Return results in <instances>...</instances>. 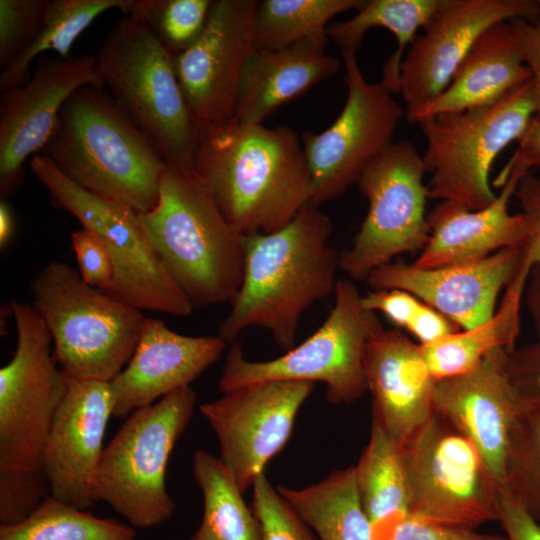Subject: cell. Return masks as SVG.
Returning <instances> with one entry per match:
<instances>
[{
	"mask_svg": "<svg viewBox=\"0 0 540 540\" xmlns=\"http://www.w3.org/2000/svg\"><path fill=\"white\" fill-rule=\"evenodd\" d=\"M194 172L226 221L244 235L275 232L310 204V169L288 126L245 124L234 116L205 123Z\"/></svg>",
	"mask_w": 540,
	"mask_h": 540,
	"instance_id": "cell-1",
	"label": "cell"
},
{
	"mask_svg": "<svg viewBox=\"0 0 540 540\" xmlns=\"http://www.w3.org/2000/svg\"><path fill=\"white\" fill-rule=\"evenodd\" d=\"M332 231L331 219L307 205L275 232L246 235L243 281L218 335L231 344L262 327L281 349L293 348L303 312L334 293L340 265Z\"/></svg>",
	"mask_w": 540,
	"mask_h": 540,
	"instance_id": "cell-2",
	"label": "cell"
},
{
	"mask_svg": "<svg viewBox=\"0 0 540 540\" xmlns=\"http://www.w3.org/2000/svg\"><path fill=\"white\" fill-rule=\"evenodd\" d=\"M17 343L0 369V521L27 517L50 495L43 454L67 377L53 357L51 334L33 304L12 299Z\"/></svg>",
	"mask_w": 540,
	"mask_h": 540,
	"instance_id": "cell-3",
	"label": "cell"
},
{
	"mask_svg": "<svg viewBox=\"0 0 540 540\" xmlns=\"http://www.w3.org/2000/svg\"><path fill=\"white\" fill-rule=\"evenodd\" d=\"M40 154L85 189L141 214L156 206L168 167L106 88L95 85L66 101Z\"/></svg>",
	"mask_w": 540,
	"mask_h": 540,
	"instance_id": "cell-4",
	"label": "cell"
},
{
	"mask_svg": "<svg viewBox=\"0 0 540 540\" xmlns=\"http://www.w3.org/2000/svg\"><path fill=\"white\" fill-rule=\"evenodd\" d=\"M141 216L194 308L232 302L243 281L246 235L226 221L195 173L167 167L156 206Z\"/></svg>",
	"mask_w": 540,
	"mask_h": 540,
	"instance_id": "cell-5",
	"label": "cell"
},
{
	"mask_svg": "<svg viewBox=\"0 0 540 540\" xmlns=\"http://www.w3.org/2000/svg\"><path fill=\"white\" fill-rule=\"evenodd\" d=\"M103 86L147 135L168 167L194 172L202 123L180 87L173 56L140 21L124 16L96 55Z\"/></svg>",
	"mask_w": 540,
	"mask_h": 540,
	"instance_id": "cell-6",
	"label": "cell"
},
{
	"mask_svg": "<svg viewBox=\"0 0 540 540\" xmlns=\"http://www.w3.org/2000/svg\"><path fill=\"white\" fill-rule=\"evenodd\" d=\"M30 291L67 377L110 382L124 369L146 318L140 310L88 285L78 269L58 260L39 271Z\"/></svg>",
	"mask_w": 540,
	"mask_h": 540,
	"instance_id": "cell-7",
	"label": "cell"
},
{
	"mask_svg": "<svg viewBox=\"0 0 540 540\" xmlns=\"http://www.w3.org/2000/svg\"><path fill=\"white\" fill-rule=\"evenodd\" d=\"M196 400L188 386L131 413L104 447L92 480L94 502L107 503L134 528L167 521L175 510L166 489L167 464Z\"/></svg>",
	"mask_w": 540,
	"mask_h": 540,
	"instance_id": "cell-8",
	"label": "cell"
},
{
	"mask_svg": "<svg viewBox=\"0 0 540 540\" xmlns=\"http://www.w3.org/2000/svg\"><path fill=\"white\" fill-rule=\"evenodd\" d=\"M30 168L47 188L52 204L75 216L106 247L114 276L102 291L140 311L192 314L191 301L154 248L141 213L85 189L42 154L31 158Z\"/></svg>",
	"mask_w": 540,
	"mask_h": 540,
	"instance_id": "cell-9",
	"label": "cell"
},
{
	"mask_svg": "<svg viewBox=\"0 0 540 540\" xmlns=\"http://www.w3.org/2000/svg\"><path fill=\"white\" fill-rule=\"evenodd\" d=\"M536 113L531 78L491 105L421 120L418 125L427 142L422 159L431 174L428 197L469 210L493 203L497 197L489 184L493 161L521 137Z\"/></svg>",
	"mask_w": 540,
	"mask_h": 540,
	"instance_id": "cell-10",
	"label": "cell"
},
{
	"mask_svg": "<svg viewBox=\"0 0 540 540\" xmlns=\"http://www.w3.org/2000/svg\"><path fill=\"white\" fill-rule=\"evenodd\" d=\"M334 305L323 324L305 341L280 357L250 361L241 345L230 344L219 389L230 390L265 381L322 382L332 404H351L367 391L364 356L368 341L383 328L375 312L364 308L356 285L338 279Z\"/></svg>",
	"mask_w": 540,
	"mask_h": 540,
	"instance_id": "cell-11",
	"label": "cell"
},
{
	"mask_svg": "<svg viewBox=\"0 0 540 540\" xmlns=\"http://www.w3.org/2000/svg\"><path fill=\"white\" fill-rule=\"evenodd\" d=\"M409 515L476 529L499 520L502 485L476 446L434 412L402 447Z\"/></svg>",
	"mask_w": 540,
	"mask_h": 540,
	"instance_id": "cell-12",
	"label": "cell"
},
{
	"mask_svg": "<svg viewBox=\"0 0 540 540\" xmlns=\"http://www.w3.org/2000/svg\"><path fill=\"white\" fill-rule=\"evenodd\" d=\"M425 173L422 156L406 140L393 142L362 171L356 184L368 211L352 245L339 253L340 269L350 278L366 280L396 256L427 244Z\"/></svg>",
	"mask_w": 540,
	"mask_h": 540,
	"instance_id": "cell-13",
	"label": "cell"
},
{
	"mask_svg": "<svg viewBox=\"0 0 540 540\" xmlns=\"http://www.w3.org/2000/svg\"><path fill=\"white\" fill-rule=\"evenodd\" d=\"M347 98L330 127L307 131L302 145L312 179L311 206L335 199L354 183L365 167L386 150L405 110L381 80L368 82L356 54H342Z\"/></svg>",
	"mask_w": 540,
	"mask_h": 540,
	"instance_id": "cell-14",
	"label": "cell"
},
{
	"mask_svg": "<svg viewBox=\"0 0 540 540\" xmlns=\"http://www.w3.org/2000/svg\"><path fill=\"white\" fill-rule=\"evenodd\" d=\"M314 386L308 381L259 382L199 406L217 436L219 458L243 493L286 445L297 413Z\"/></svg>",
	"mask_w": 540,
	"mask_h": 540,
	"instance_id": "cell-15",
	"label": "cell"
},
{
	"mask_svg": "<svg viewBox=\"0 0 540 540\" xmlns=\"http://www.w3.org/2000/svg\"><path fill=\"white\" fill-rule=\"evenodd\" d=\"M513 19L540 21L533 0H441L403 58L399 94L405 112L433 101L450 84L475 42L491 26Z\"/></svg>",
	"mask_w": 540,
	"mask_h": 540,
	"instance_id": "cell-16",
	"label": "cell"
},
{
	"mask_svg": "<svg viewBox=\"0 0 540 540\" xmlns=\"http://www.w3.org/2000/svg\"><path fill=\"white\" fill-rule=\"evenodd\" d=\"M87 85L103 86L95 57L41 56L25 84L1 92V199L22 185L26 160L42 150L70 96Z\"/></svg>",
	"mask_w": 540,
	"mask_h": 540,
	"instance_id": "cell-17",
	"label": "cell"
},
{
	"mask_svg": "<svg viewBox=\"0 0 540 540\" xmlns=\"http://www.w3.org/2000/svg\"><path fill=\"white\" fill-rule=\"evenodd\" d=\"M257 3L214 0L201 36L173 57L186 101L204 124L233 116L243 68L256 49Z\"/></svg>",
	"mask_w": 540,
	"mask_h": 540,
	"instance_id": "cell-18",
	"label": "cell"
},
{
	"mask_svg": "<svg viewBox=\"0 0 540 540\" xmlns=\"http://www.w3.org/2000/svg\"><path fill=\"white\" fill-rule=\"evenodd\" d=\"M521 266L520 247H510L479 260L434 268L390 262L371 271L366 282L373 290L407 291L467 330L494 315L500 292Z\"/></svg>",
	"mask_w": 540,
	"mask_h": 540,
	"instance_id": "cell-19",
	"label": "cell"
},
{
	"mask_svg": "<svg viewBox=\"0 0 540 540\" xmlns=\"http://www.w3.org/2000/svg\"><path fill=\"white\" fill-rule=\"evenodd\" d=\"M112 414L110 382L67 377L43 454V473L52 497L82 510L95 504L92 480Z\"/></svg>",
	"mask_w": 540,
	"mask_h": 540,
	"instance_id": "cell-20",
	"label": "cell"
},
{
	"mask_svg": "<svg viewBox=\"0 0 540 540\" xmlns=\"http://www.w3.org/2000/svg\"><path fill=\"white\" fill-rule=\"evenodd\" d=\"M505 349L490 352L473 370L436 381L435 412L479 450L503 486L509 437L523 408L508 377Z\"/></svg>",
	"mask_w": 540,
	"mask_h": 540,
	"instance_id": "cell-21",
	"label": "cell"
},
{
	"mask_svg": "<svg viewBox=\"0 0 540 540\" xmlns=\"http://www.w3.org/2000/svg\"><path fill=\"white\" fill-rule=\"evenodd\" d=\"M227 342L217 336H186L159 319L145 318L135 351L110 381L112 417L127 418L135 410L190 386L218 361Z\"/></svg>",
	"mask_w": 540,
	"mask_h": 540,
	"instance_id": "cell-22",
	"label": "cell"
},
{
	"mask_svg": "<svg viewBox=\"0 0 540 540\" xmlns=\"http://www.w3.org/2000/svg\"><path fill=\"white\" fill-rule=\"evenodd\" d=\"M372 420L403 447L435 412L432 376L421 345L399 330L377 331L364 356Z\"/></svg>",
	"mask_w": 540,
	"mask_h": 540,
	"instance_id": "cell-23",
	"label": "cell"
},
{
	"mask_svg": "<svg viewBox=\"0 0 540 540\" xmlns=\"http://www.w3.org/2000/svg\"><path fill=\"white\" fill-rule=\"evenodd\" d=\"M528 172L507 164L497 184L502 189L495 201L479 210L441 201L427 213L430 236L411 263L419 268H434L485 258L495 252L521 247L527 236L523 214H511L508 202L520 178Z\"/></svg>",
	"mask_w": 540,
	"mask_h": 540,
	"instance_id": "cell-24",
	"label": "cell"
},
{
	"mask_svg": "<svg viewBox=\"0 0 540 540\" xmlns=\"http://www.w3.org/2000/svg\"><path fill=\"white\" fill-rule=\"evenodd\" d=\"M340 68L337 57L311 42L282 49L256 48L243 68L233 116L245 124H262L280 106Z\"/></svg>",
	"mask_w": 540,
	"mask_h": 540,
	"instance_id": "cell-25",
	"label": "cell"
},
{
	"mask_svg": "<svg viewBox=\"0 0 540 540\" xmlns=\"http://www.w3.org/2000/svg\"><path fill=\"white\" fill-rule=\"evenodd\" d=\"M509 21L486 30L458 67L448 87L433 101L405 112L410 123L448 112L491 105L530 80Z\"/></svg>",
	"mask_w": 540,
	"mask_h": 540,
	"instance_id": "cell-26",
	"label": "cell"
},
{
	"mask_svg": "<svg viewBox=\"0 0 540 540\" xmlns=\"http://www.w3.org/2000/svg\"><path fill=\"white\" fill-rule=\"evenodd\" d=\"M530 269L524 265L507 286L494 315L486 322L421 345L434 379L467 373L496 349L511 351L520 332V305Z\"/></svg>",
	"mask_w": 540,
	"mask_h": 540,
	"instance_id": "cell-27",
	"label": "cell"
},
{
	"mask_svg": "<svg viewBox=\"0 0 540 540\" xmlns=\"http://www.w3.org/2000/svg\"><path fill=\"white\" fill-rule=\"evenodd\" d=\"M354 470L375 540H382L409 515V489L402 447L374 420Z\"/></svg>",
	"mask_w": 540,
	"mask_h": 540,
	"instance_id": "cell-28",
	"label": "cell"
},
{
	"mask_svg": "<svg viewBox=\"0 0 540 540\" xmlns=\"http://www.w3.org/2000/svg\"><path fill=\"white\" fill-rule=\"evenodd\" d=\"M277 491L318 540H375L358 491L354 466L304 488L278 486Z\"/></svg>",
	"mask_w": 540,
	"mask_h": 540,
	"instance_id": "cell-29",
	"label": "cell"
},
{
	"mask_svg": "<svg viewBox=\"0 0 540 540\" xmlns=\"http://www.w3.org/2000/svg\"><path fill=\"white\" fill-rule=\"evenodd\" d=\"M441 0H369L349 20L329 24L328 37L341 53L356 54L366 32L381 27L394 34L397 48L383 67L382 81L396 94L399 92L400 67L405 50L423 28Z\"/></svg>",
	"mask_w": 540,
	"mask_h": 540,
	"instance_id": "cell-30",
	"label": "cell"
},
{
	"mask_svg": "<svg viewBox=\"0 0 540 540\" xmlns=\"http://www.w3.org/2000/svg\"><path fill=\"white\" fill-rule=\"evenodd\" d=\"M192 472L203 497V516L190 540H261L258 520L233 474L219 457L199 449Z\"/></svg>",
	"mask_w": 540,
	"mask_h": 540,
	"instance_id": "cell-31",
	"label": "cell"
},
{
	"mask_svg": "<svg viewBox=\"0 0 540 540\" xmlns=\"http://www.w3.org/2000/svg\"><path fill=\"white\" fill-rule=\"evenodd\" d=\"M134 0H52L46 7L39 32L29 46L1 70L0 91L16 88L30 78L31 65L41 54L53 51L70 57L76 39L102 13L118 9L128 15Z\"/></svg>",
	"mask_w": 540,
	"mask_h": 540,
	"instance_id": "cell-32",
	"label": "cell"
},
{
	"mask_svg": "<svg viewBox=\"0 0 540 540\" xmlns=\"http://www.w3.org/2000/svg\"><path fill=\"white\" fill-rule=\"evenodd\" d=\"M364 0H263L254 17L257 49H282L311 42L323 49L328 44L329 21Z\"/></svg>",
	"mask_w": 540,
	"mask_h": 540,
	"instance_id": "cell-33",
	"label": "cell"
},
{
	"mask_svg": "<svg viewBox=\"0 0 540 540\" xmlns=\"http://www.w3.org/2000/svg\"><path fill=\"white\" fill-rule=\"evenodd\" d=\"M136 531L113 518L96 517L51 495L27 517L1 524L0 540H135Z\"/></svg>",
	"mask_w": 540,
	"mask_h": 540,
	"instance_id": "cell-34",
	"label": "cell"
},
{
	"mask_svg": "<svg viewBox=\"0 0 540 540\" xmlns=\"http://www.w3.org/2000/svg\"><path fill=\"white\" fill-rule=\"evenodd\" d=\"M503 487L540 522V407H523L507 446Z\"/></svg>",
	"mask_w": 540,
	"mask_h": 540,
	"instance_id": "cell-35",
	"label": "cell"
},
{
	"mask_svg": "<svg viewBox=\"0 0 540 540\" xmlns=\"http://www.w3.org/2000/svg\"><path fill=\"white\" fill-rule=\"evenodd\" d=\"M214 0H134L130 16L143 23L174 57L203 33Z\"/></svg>",
	"mask_w": 540,
	"mask_h": 540,
	"instance_id": "cell-36",
	"label": "cell"
},
{
	"mask_svg": "<svg viewBox=\"0 0 540 540\" xmlns=\"http://www.w3.org/2000/svg\"><path fill=\"white\" fill-rule=\"evenodd\" d=\"M365 309L381 312L411 333L420 345L433 343L461 329L450 319L400 289L373 290L362 296Z\"/></svg>",
	"mask_w": 540,
	"mask_h": 540,
	"instance_id": "cell-37",
	"label": "cell"
},
{
	"mask_svg": "<svg viewBox=\"0 0 540 540\" xmlns=\"http://www.w3.org/2000/svg\"><path fill=\"white\" fill-rule=\"evenodd\" d=\"M252 488L251 509L260 526L261 540H318L264 474Z\"/></svg>",
	"mask_w": 540,
	"mask_h": 540,
	"instance_id": "cell-38",
	"label": "cell"
},
{
	"mask_svg": "<svg viewBox=\"0 0 540 540\" xmlns=\"http://www.w3.org/2000/svg\"><path fill=\"white\" fill-rule=\"evenodd\" d=\"M49 0H0L1 70L33 41Z\"/></svg>",
	"mask_w": 540,
	"mask_h": 540,
	"instance_id": "cell-39",
	"label": "cell"
},
{
	"mask_svg": "<svg viewBox=\"0 0 540 540\" xmlns=\"http://www.w3.org/2000/svg\"><path fill=\"white\" fill-rule=\"evenodd\" d=\"M71 244L83 281L92 287L107 289L113 279L114 270L103 242L94 232L82 227L72 233Z\"/></svg>",
	"mask_w": 540,
	"mask_h": 540,
	"instance_id": "cell-40",
	"label": "cell"
},
{
	"mask_svg": "<svg viewBox=\"0 0 540 540\" xmlns=\"http://www.w3.org/2000/svg\"><path fill=\"white\" fill-rule=\"evenodd\" d=\"M506 367L523 407H540V339L508 351Z\"/></svg>",
	"mask_w": 540,
	"mask_h": 540,
	"instance_id": "cell-41",
	"label": "cell"
},
{
	"mask_svg": "<svg viewBox=\"0 0 540 540\" xmlns=\"http://www.w3.org/2000/svg\"><path fill=\"white\" fill-rule=\"evenodd\" d=\"M527 225V236L520 247L522 264L530 269L540 263V179L529 173L518 181L514 195Z\"/></svg>",
	"mask_w": 540,
	"mask_h": 540,
	"instance_id": "cell-42",
	"label": "cell"
},
{
	"mask_svg": "<svg viewBox=\"0 0 540 540\" xmlns=\"http://www.w3.org/2000/svg\"><path fill=\"white\" fill-rule=\"evenodd\" d=\"M382 540H508L476 529L441 524L408 515Z\"/></svg>",
	"mask_w": 540,
	"mask_h": 540,
	"instance_id": "cell-43",
	"label": "cell"
},
{
	"mask_svg": "<svg viewBox=\"0 0 540 540\" xmlns=\"http://www.w3.org/2000/svg\"><path fill=\"white\" fill-rule=\"evenodd\" d=\"M508 540H540V524L504 487L500 492L499 520Z\"/></svg>",
	"mask_w": 540,
	"mask_h": 540,
	"instance_id": "cell-44",
	"label": "cell"
},
{
	"mask_svg": "<svg viewBox=\"0 0 540 540\" xmlns=\"http://www.w3.org/2000/svg\"><path fill=\"white\" fill-rule=\"evenodd\" d=\"M509 22L523 62L532 74L537 113H540V21L513 19Z\"/></svg>",
	"mask_w": 540,
	"mask_h": 540,
	"instance_id": "cell-45",
	"label": "cell"
},
{
	"mask_svg": "<svg viewBox=\"0 0 540 540\" xmlns=\"http://www.w3.org/2000/svg\"><path fill=\"white\" fill-rule=\"evenodd\" d=\"M517 143L518 147L509 164L525 172L532 167H540V113L531 118Z\"/></svg>",
	"mask_w": 540,
	"mask_h": 540,
	"instance_id": "cell-46",
	"label": "cell"
},
{
	"mask_svg": "<svg viewBox=\"0 0 540 540\" xmlns=\"http://www.w3.org/2000/svg\"><path fill=\"white\" fill-rule=\"evenodd\" d=\"M525 289L526 306L531 316L537 339H540V263L531 268Z\"/></svg>",
	"mask_w": 540,
	"mask_h": 540,
	"instance_id": "cell-47",
	"label": "cell"
},
{
	"mask_svg": "<svg viewBox=\"0 0 540 540\" xmlns=\"http://www.w3.org/2000/svg\"><path fill=\"white\" fill-rule=\"evenodd\" d=\"M14 232V216L10 205L1 199L0 202V247L4 249L10 242Z\"/></svg>",
	"mask_w": 540,
	"mask_h": 540,
	"instance_id": "cell-48",
	"label": "cell"
},
{
	"mask_svg": "<svg viewBox=\"0 0 540 540\" xmlns=\"http://www.w3.org/2000/svg\"><path fill=\"white\" fill-rule=\"evenodd\" d=\"M537 2H538V4H539V6H540V0H538Z\"/></svg>",
	"mask_w": 540,
	"mask_h": 540,
	"instance_id": "cell-49",
	"label": "cell"
}]
</instances>
